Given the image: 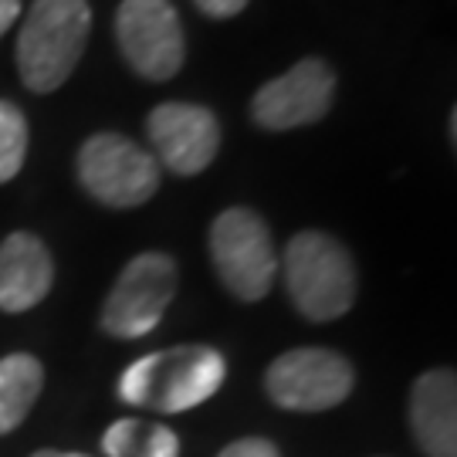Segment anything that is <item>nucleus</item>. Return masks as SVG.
Masks as SVG:
<instances>
[{
    "label": "nucleus",
    "instance_id": "1",
    "mask_svg": "<svg viewBox=\"0 0 457 457\" xmlns=\"http://www.w3.org/2000/svg\"><path fill=\"white\" fill-rule=\"evenodd\" d=\"M228 376L224 356L211 345H177L136 360L119 376V396L132 407L183 413L220 390Z\"/></svg>",
    "mask_w": 457,
    "mask_h": 457
},
{
    "label": "nucleus",
    "instance_id": "2",
    "mask_svg": "<svg viewBox=\"0 0 457 457\" xmlns=\"http://www.w3.org/2000/svg\"><path fill=\"white\" fill-rule=\"evenodd\" d=\"M92 31L85 0H34L17 34V68L24 85L45 96L71 79Z\"/></svg>",
    "mask_w": 457,
    "mask_h": 457
},
{
    "label": "nucleus",
    "instance_id": "3",
    "mask_svg": "<svg viewBox=\"0 0 457 457\" xmlns=\"http://www.w3.org/2000/svg\"><path fill=\"white\" fill-rule=\"evenodd\" d=\"M285 285L295 309L312 322H332L356 302V264L336 237L302 230L285 247Z\"/></svg>",
    "mask_w": 457,
    "mask_h": 457
},
{
    "label": "nucleus",
    "instance_id": "4",
    "mask_svg": "<svg viewBox=\"0 0 457 457\" xmlns=\"http://www.w3.org/2000/svg\"><path fill=\"white\" fill-rule=\"evenodd\" d=\"M211 258L230 295L241 302H262L278 275L271 230L247 207H230L211 228Z\"/></svg>",
    "mask_w": 457,
    "mask_h": 457
},
{
    "label": "nucleus",
    "instance_id": "5",
    "mask_svg": "<svg viewBox=\"0 0 457 457\" xmlns=\"http://www.w3.org/2000/svg\"><path fill=\"white\" fill-rule=\"evenodd\" d=\"M79 180L105 207L129 211L160 190V163L119 132H96L79 149Z\"/></svg>",
    "mask_w": 457,
    "mask_h": 457
},
{
    "label": "nucleus",
    "instance_id": "6",
    "mask_svg": "<svg viewBox=\"0 0 457 457\" xmlns=\"http://www.w3.org/2000/svg\"><path fill=\"white\" fill-rule=\"evenodd\" d=\"M353 386H356L353 362L322 345L288 349L264 373L268 396L281 410H295V413H322V410L339 407L353 393Z\"/></svg>",
    "mask_w": 457,
    "mask_h": 457
},
{
    "label": "nucleus",
    "instance_id": "7",
    "mask_svg": "<svg viewBox=\"0 0 457 457\" xmlns=\"http://www.w3.org/2000/svg\"><path fill=\"white\" fill-rule=\"evenodd\" d=\"M177 295V264L163 251L132 258L102 305V328L115 339H143L160 326Z\"/></svg>",
    "mask_w": 457,
    "mask_h": 457
},
{
    "label": "nucleus",
    "instance_id": "8",
    "mask_svg": "<svg viewBox=\"0 0 457 457\" xmlns=\"http://www.w3.org/2000/svg\"><path fill=\"white\" fill-rule=\"evenodd\" d=\"M115 37L129 68L146 82H166L183 68V28L170 0H122Z\"/></svg>",
    "mask_w": 457,
    "mask_h": 457
},
{
    "label": "nucleus",
    "instance_id": "9",
    "mask_svg": "<svg viewBox=\"0 0 457 457\" xmlns=\"http://www.w3.org/2000/svg\"><path fill=\"white\" fill-rule=\"evenodd\" d=\"M332 98L336 71L322 58H305L258 88L251 98V119L268 132H288L319 122L332 109Z\"/></svg>",
    "mask_w": 457,
    "mask_h": 457
},
{
    "label": "nucleus",
    "instance_id": "10",
    "mask_svg": "<svg viewBox=\"0 0 457 457\" xmlns=\"http://www.w3.org/2000/svg\"><path fill=\"white\" fill-rule=\"evenodd\" d=\"M149 143L156 160L180 177L204 173L220 149V122L207 105L194 102H163L149 112Z\"/></svg>",
    "mask_w": 457,
    "mask_h": 457
},
{
    "label": "nucleus",
    "instance_id": "11",
    "mask_svg": "<svg viewBox=\"0 0 457 457\" xmlns=\"http://www.w3.org/2000/svg\"><path fill=\"white\" fill-rule=\"evenodd\" d=\"M410 427L427 457H457L454 370H430L410 390Z\"/></svg>",
    "mask_w": 457,
    "mask_h": 457
},
{
    "label": "nucleus",
    "instance_id": "12",
    "mask_svg": "<svg viewBox=\"0 0 457 457\" xmlns=\"http://www.w3.org/2000/svg\"><path fill=\"white\" fill-rule=\"evenodd\" d=\"M54 281V262L48 247L34 234L17 230L4 237L0 245V309L4 312H28L34 309Z\"/></svg>",
    "mask_w": 457,
    "mask_h": 457
},
{
    "label": "nucleus",
    "instance_id": "13",
    "mask_svg": "<svg viewBox=\"0 0 457 457\" xmlns=\"http://www.w3.org/2000/svg\"><path fill=\"white\" fill-rule=\"evenodd\" d=\"M45 386L41 362L28 353H11L0 360V434H11L24 424L34 400Z\"/></svg>",
    "mask_w": 457,
    "mask_h": 457
},
{
    "label": "nucleus",
    "instance_id": "14",
    "mask_svg": "<svg viewBox=\"0 0 457 457\" xmlns=\"http://www.w3.org/2000/svg\"><path fill=\"white\" fill-rule=\"evenodd\" d=\"M102 451L109 457H180V437L163 424L122 417L105 430Z\"/></svg>",
    "mask_w": 457,
    "mask_h": 457
},
{
    "label": "nucleus",
    "instance_id": "15",
    "mask_svg": "<svg viewBox=\"0 0 457 457\" xmlns=\"http://www.w3.org/2000/svg\"><path fill=\"white\" fill-rule=\"evenodd\" d=\"M28 156V119L14 102L0 98V183L14 180Z\"/></svg>",
    "mask_w": 457,
    "mask_h": 457
},
{
    "label": "nucleus",
    "instance_id": "16",
    "mask_svg": "<svg viewBox=\"0 0 457 457\" xmlns=\"http://www.w3.org/2000/svg\"><path fill=\"white\" fill-rule=\"evenodd\" d=\"M217 457H281V454H278L275 444L264 441V437H245V441L228 444Z\"/></svg>",
    "mask_w": 457,
    "mask_h": 457
},
{
    "label": "nucleus",
    "instance_id": "17",
    "mask_svg": "<svg viewBox=\"0 0 457 457\" xmlns=\"http://www.w3.org/2000/svg\"><path fill=\"white\" fill-rule=\"evenodd\" d=\"M194 4L207 17H213V21H224V17L241 14V11L247 7V0H194Z\"/></svg>",
    "mask_w": 457,
    "mask_h": 457
},
{
    "label": "nucleus",
    "instance_id": "18",
    "mask_svg": "<svg viewBox=\"0 0 457 457\" xmlns=\"http://www.w3.org/2000/svg\"><path fill=\"white\" fill-rule=\"evenodd\" d=\"M21 17V0H0V37L7 34V28Z\"/></svg>",
    "mask_w": 457,
    "mask_h": 457
},
{
    "label": "nucleus",
    "instance_id": "19",
    "mask_svg": "<svg viewBox=\"0 0 457 457\" xmlns=\"http://www.w3.org/2000/svg\"><path fill=\"white\" fill-rule=\"evenodd\" d=\"M31 457H85V454H68V451H37Z\"/></svg>",
    "mask_w": 457,
    "mask_h": 457
}]
</instances>
